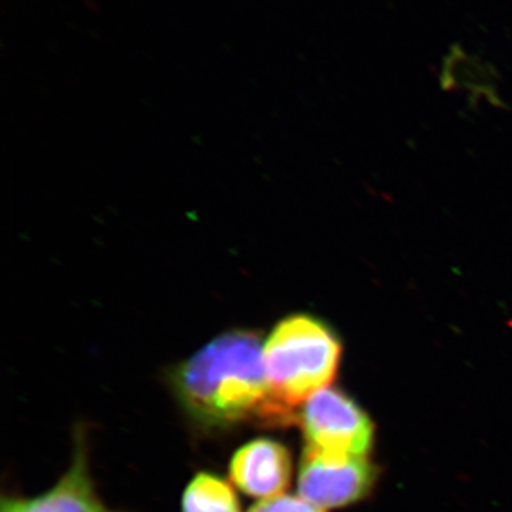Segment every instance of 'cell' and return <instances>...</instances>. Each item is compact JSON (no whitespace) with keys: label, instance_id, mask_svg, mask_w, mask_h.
<instances>
[{"label":"cell","instance_id":"cell-8","mask_svg":"<svg viewBox=\"0 0 512 512\" xmlns=\"http://www.w3.org/2000/svg\"><path fill=\"white\" fill-rule=\"evenodd\" d=\"M248 512H325L315 505L293 495H278V497L262 500Z\"/></svg>","mask_w":512,"mask_h":512},{"label":"cell","instance_id":"cell-6","mask_svg":"<svg viewBox=\"0 0 512 512\" xmlns=\"http://www.w3.org/2000/svg\"><path fill=\"white\" fill-rule=\"evenodd\" d=\"M2 512H113L99 498L79 434L72 466L55 487L35 498H3Z\"/></svg>","mask_w":512,"mask_h":512},{"label":"cell","instance_id":"cell-4","mask_svg":"<svg viewBox=\"0 0 512 512\" xmlns=\"http://www.w3.org/2000/svg\"><path fill=\"white\" fill-rule=\"evenodd\" d=\"M376 480L366 457L325 456L305 447L298 473L299 497L320 508L345 507L362 500Z\"/></svg>","mask_w":512,"mask_h":512},{"label":"cell","instance_id":"cell-2","mask_svg":"<svg viewBox=\"0 0 512 512\" xmlns=\"http://www.w3.org/2000/svg\"><path fill=\"white\" fill-rule=\"evenodd\" d=\"M340 356V340L323 320L296 313L276 323L264 342V365L285 426L298 421L296 410L333 382Z\"/></svg>","mask_w":512,"mask_h":512},{"label":"cell","instance_id":"cell-1","mask_svg":"<svg viewBox=\"0 0 512 512\" xmlns=\"http://www.w3.org/2000/svg\"><path fill=\"white\" fill-rule=\"evenodd\" d=\"M171 384L185 413L204 429L285 427L266 379L264 343L252 330H229L211 340L175 367Z\"/></svg>","mask_w":512,"mask_h":512},{"label":"cell","instance_id":"cell-7","mask_svg":"<svg viewBox=\"0 0 512 512\" xmlns=\"http://www.w3.org/2000/svg\"><path fill=\"white\" fill-rule=\"evenodd\" d=\"M183 512H241V505L227 481L200 473L185 488Z\"/></svg>","mask_w":512,"mask_h":512},{"label":"cell","instance_id":"cell-3","mask_svg":"<svg viewBox=\"0 0 512 512\" xmlns=\"http://www.w3.org/2000/svg\"><path fill=\"white\" fill-rule=\"evenodd\" d=\"M306 447L325 456L366 457L373 444L372 420L335 387L313 394L298 414Z\"/></svg>","mask_w":512,"mask_h":512},{"label":"cell","instance_id":"cell-5","mask_svg":"<svg viewBox=\"0 0 512 512\" xmlns=\"http://www.w3.org/2000/svg\"><path fill=\"white\" fill-rule=\"evenodd\" d=\"M229 476L242 493L251 497L262 500L278 497L291 483V453L278 441H251L232 457Z\"/></svg>","mask_w":512,"mask_h":512}]
</instances>
